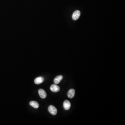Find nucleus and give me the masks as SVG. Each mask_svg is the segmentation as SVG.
Returning a JSON list of instances; mask_svg holds the SVG:
<instances>
[{"instance_id": "4", "label": "nucleus", "mask_w": 125, "mask_h": 125, "mask_svg": "<svg viewBox=\"0 0 125 125\" xmlns=\"http://www.w3.org/2000/svg\"><path fill=\"white\" fill-rule=\"evenodd\" d=\"M50 89L53 92H57L60 91V87L56 84H53L50 86Z\"/></svg>"}, {"instance_id": "3", "label": "nucleus", "mask_w": 125, "mask_h": 125, "mask_svg": "<svg viewBox=\"0 0 125 125\" xmlns=\"http://www.w3.org/2000/svg\"><path fill=\"white\" fill-rule=\"evenodd\" d=\"M38 93L41 98L45 99L47 97V94L44 89H40L38 90Z\"/></svg>"}, {"instance_id": "6", "label": "nucleus", "mask_w": 125, "mask_h": 125, "mask_svg": "<svg viewBox=\"0 0 125 125\" xmlns=\"http://www.w3.org/2000/svg\"><path fill=\"white\" fill-rule=\"evenodd\" d=\"M44 80V79L42 76H39L35 79L34 82L36 84H39L42 83Z\"/></svg>"}, {"instance_id": "5", "label": "nucleus", "mask_w": 125, "mask_h": 125, "mask_svg": "<svg viewBox=\"0 0 125 125\" xmlns=\"http://www.w3.org/2000/svg\"><path fill=\"white\" fill-rule=\"evenodd\" d=\"M63 107L64 109L66 110H69L71 107V103L69 100H65L63 102Z\"/></svg>"}, {"instance_id": "1", "label": "nucleus", "mask_w": 125, "mask_h": 125, "mask_svg": "<svg viewBox=\"0 0 125 125\" xmlns=\"http://www.w3.org/2000/svg\"><path fill=\"white\" fill-rule=\"evenodd\" d=\"M49 112L53 115H55L57 112V110L56 108L52 105H50L48 108Z\"/></svg>"}, {"instance_id": "8", "label": "nucleus", "mask_w": 125, "mask_h": 125, "mask_svg": "<svg viewBox=\"0 0 125 125\" xmlns=\"http://www.w3.org/2000/svg\"><path fill=\"white\" fill-rule=\"evenodd\" d=\"M63 77L62 76L60 75L56 76L54 79V83L55 84H58L62 80Z\"/></svg>"}, {"instance_id": "7", "label": "nucleus", "mask_w": 125, "mask_h": 125, "mask_svg": "<svg viewBox=\"0 0 125 125\" xmlns=\"http://www.w3.org/2000/svg\"><path fill=\"white\" fill-rule=\"evenodd\" d=\"M75 91L74 89H71L68 91V98H73L75 95Z\"/></svg>"}, {"instance_id": "9", "label": "nucleus", "mask_w": 125, "mask_h": 125, "mask_svg": "<svg viewBox=\"0 0 125 125\" xmlns=\"http://www.w3.org/2000/svg\"><path fill=\"white\" fill-rule=\"evenodd\" d=\"M30 105L32 107L35 108H38L39 107V103L35 101H31L30 102Z\"/></svg>"}, {"instance_id": "2", "label": "nucleus", "mask_w": 125, "mask_h": 125, "mask_svg": "<svg viewBox=\"0 0 125 125\" xmlns=\"http://www.w3.org/2000/svg\"><path fill=\"white\" fill-rule=\"evenodd\" d=\"M80 11H78V10L74 12L73 15H72V19L75 21L77 20L80 17Z\"/></svg>"}]
</instances>
